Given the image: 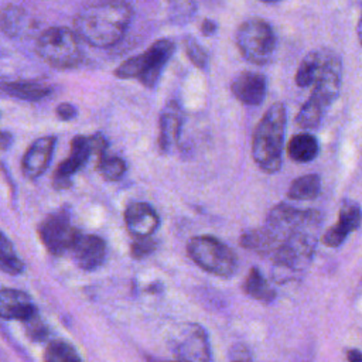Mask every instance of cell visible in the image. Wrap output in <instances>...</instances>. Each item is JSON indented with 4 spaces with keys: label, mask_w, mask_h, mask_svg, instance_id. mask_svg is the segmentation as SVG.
Returning a JSON list of instances; mask_svg holds the SVG:
<instances>
[{
    "label": "cell",
    "mask_w": 362,
    "mask_h": 362,
    "mask_svg": "<svg viewBox=\"0 0 362 362\" xmlns=\"http://www.w3.org/2000/svg\"><path fill=\"white\" fill-rule=\"evenodd\" d=\"M243 291L249 297L262 303H272L276 297V291L256 267H252L246 274L243 280Z\"/></svg>",
    "instance_id": "ffe728a7"
},
{
    "label": "cell",
    "mask_w": 362,
    "mask_h": 362,
    "mask_svg": "<svg viewBox=\"0 0 362 362\" xmlns=\"http://www.w3.org/2000/svg\"><path fill=\"white\" fill-rule=\"evenodd\" d=\"M187 253L197 266L211 274L230 277L236 270V255L214 236L201 235L191 238L187 245Z\"/></svg>",
    "instance_id": "8992f818"
},
{
    "label": "cell",
    "mask_w": 362,
    "mask_h": 362,
    "mask_svg": "<svg viewBox=\"0 0 362 362\" xmlns=\"http://www.w3.org/2000/svg\"><path fill=\"white\" fill-rule=\"evenodd\" d=\"M287 154L293 161L308 163L318 154V143L315 137L308 133L296 134L287 144Z\"/></svg>",
    "instance_id": "d6986e66"
},
{
    "label": "cell",
    "mask_w": 362,
    "mask_h": 362,
    "mask_svg": "<svg viewBox=\"0 0 362 362\" xmlns=\"http://www.w3.org/2000/svg\"><path fill=\"white\" fill-rule=\"evenodd\" d=\"M23 16H24V10H21L20 7L11 6L4 8L3 13L0 14V28L8 35H14L21 25Z\"/></svg>",
    "instance_id": "d4e9b609"
},
{
    "label": "cell",
    "mask_w": 362,
    "mask_h": 362,
    "mask_svg": "<svg viewBox=\"0 0 362 362\" xmlns=\"http://www.w3.org/2000/svg\"><path fill=\"white\" fill-rule=\"evenodd\" d=\"M25 327V334L30 339L35 341V342H41L44 339H47L48 337V327L45 325V322L40 318V315H34L33 318H30L28 321L23 322Z\"/></svg>",
    "instance_id": "4316f807"
},
{
    "label": "cell",
    "mask_w": 362,
    "mask_h": 362,
    "mask_svg": "<svg viewBox=\"0 0 362 362\" xmlns=\"http://www.w3.org/2000/svg\"><path fill=\"white\" fill-rule=\"evenodd\" d=\"M230 90L236 99L249 106L260 105L267 92V82L263 74L255 71H245L239 74L232 85Z\"/></svg>",
    "instance_id": "5bb4252c"
},
{
    "label": "cell",
    "mask_w": 362,
    "mask_h": 362,
    "mask_svg": "<svg viewBox=\"0 0 362 362\" xmlns=\"http://www.w3.org/2000/svg\"><path fill=\"white\" fill-rule=\"evenodd\" d=\"M180 132H181V112L174 102H170L160 116L158 146L163 153L170 151V148L178 141Z\"/></svg>",
    "instance_id": "e0dca14e"
},
{
    "label": "cell",
    "mask_w": 362,
    "mask_h": 362,
    "mask_svg": "<svg viewBox=\"0 0 362 362\" xmlns=\"http://www.w3.org/2000/svg\"><path fill=\"white\" fill-rule=\"evenodd\" d=\"M57 139L55 136H42L31 143L21 160V171L30 178L41 177L49 165Z\"/></svg>",
    "instance_id": "8fae6325"
},
{
    "label": "cell",
    "mask_w": 362,
    "mask_h": 362,
    "mask_svg": "<svg viewBox=\"0 0 362 362\" xmlns=\"http://www.w3.org/2000/svg\"><path fill=\"white\" fill-rule=\"evenodd\" d=\"M0 270L11 276L21 274L24 270V263L16 253L13 243L1 232H0Z\"/></svg>",
    "instance_id": "7402d4cb"
},
{
    "label": "cell",
    "mask_w": 362,
    "mask_h": 362,
    "mask_svg": "<svg viewBox=\"0 0 362 362\" xmlns=\"http://www.w3.org/2000/svg\"><path fill=\"white\" fill-rule=\"evenodd\" d=\"M170 348L177 362H211L209 338L199 324L178 325L171 332Z\"/></svg>",
    "instance_id": "ba28073f"
},
{
    "label": "cell",
    "mask_w": 362,
    "mask_h": 362,
    "mask_svg": "<svg viewBox=\"0 0 362 362\" xmlns=\"http://www.w3.org/2000/svg\"><path fill=\"white\" fill-rule=\"evenodd\" d=\"M35 51L57 69H71L82 61L79 38L66 27H51L42 31L37 40Z\"/></svg>",
    "instance_id": "5b68a950"
},
{
    "label": "cell",
    "mask_w": 362,
    "mask_h": 362,
    "mask_svg": "<svg viewBox=\"0 0 362 362\" xmlns=\"http://www.w3.org/2000/svg\"><path fill=\"white\" fill-rule=\"evenodd\" d=\"M124 222L133 238H150L158 226L156 209L146 202H133L124 211Z\"/></svg>",
    "instance_id": "2e32d148"
},
{
    "label": "cell",
    "mask_w": 362,
    "mask_h": 362,
    "mask_svg": "<svg viewBox=\"0 0 362 362\" xmlns=\"http://www.w3.org/2000/svg\"><path fill=\"white\" fill-rule=\"evenodd\" d=\"M287 113L283 103H273L259 120L252 141L256 165L267 174L277 173L283 164V143Z\"/></svg>",
    "instance_id": "7a4b0ae2"
},
{
    "label": "cell",
    "mask_w": 362,
    "mask_h": 362,
    "mask_svg": "<svg viewBox=\"0 0 362 362\" xmlns=\"http://www.w3.org/2000/svg\"><path fill=\"white\" fill-rule=\"evenodd\" d=\"M75 264L82 270H95L106 257V243L96 235H82L76 238L71 247Z\"/></svg>",
    "instance_id": "7c38bea8"
},
{
    "label": "cell",
    "mask_w": 362,
    "mask_h": 362,
    "mask_svg": "<svg viewBox=\"0 0 362 362\" xmlns=\"http://www.w3.org/2000/svg\"><path fill=\"white\" fill-rule=\"evenodd\" d=\"M156 240L153 238H134L130 245V256L133 259H143L156 250Z\"/></svg>",
    "instance_id": "83f0119b"
},
{
    "label": "cell",
    "mask_w": 362,
    "mask_h": 362,
    "mask_svg": "<svg viewBox=\"0 0 362 362\" xmlns=\"http://www.w3.org/2000/svg\"><path fill=\"white\" fill-rule=\"evenodd\" d=\"M346 359L348 362H362V354L359 349L352 348L346 352Z\"/></svg>",
    "instance_id": "d6a6232c"
},
{
    "label": "cell",
    "mask_w": 362,
    "mask_h": 362,
    "mask_svg": "<svg viewBox=\"0 0 362 362\" xmlns=\"http://www.w3.org/2000/svg\"><path fill=\"white\" fill-rule=\"evenodd\" d=\"M37 314H38L37 307L31 301L27 293L16 288L0 290V317L1 318L25 322Z\"/></svg>",
    "instance_id": "9a60e30c"
},
{
    "label": "cell",
    "mask_w": 362,
    "mask_h": 362,
    "mask_svg": "<svg viewBox=\"0 0 362 362\" xmlns=\"http://www.w3.org/2000/svg\"><path fill=\"white\" fill-rule=\"evenodd\" d=\"M79 233L81 232L72 226L71 216L66 209L49 214L38 225L40 240L54 256H61L69 252Z\"/></svg>",
    "instance_id": "9c48e42d"
},
{
    "label": "cell",
    "mask_w": 362,
    "mask_h": 362,
    "mask_svg": "<svg viewBox=\"0 0 362 362\" xmlns=\"http://www.w3.org/2000/svg\"><path fill=\"white\" fill-rule=\"evenodd\" d=\"M44 362H82V359L74 345L64 339H54L44 351Z\"/></svg>",
    "instance_id": "603a6c76"
},
{
    "label": "cell",
    "mask_w": 362,
    "mask_h": 362,
    "mask_svg": "<svg viewBox=\"0 0 362 362\" xmlns=\"http://www.w3.org/2000/svg\"><path fill=\"white\" fill-rule=\"evenodd\" d=\"M147 362H177V361H158V359H154V358H147Z\"/></svg>",
    "instance_id": "836d02e7"
},
{
    "label": "cell",
    "mask_w": 362,
    "mask_h": 362,
    "mask_svg": "<svg viewBox=\"0 0 362 362\" xmlns=\"http://www.w3.org/2000/svg\"><path fill=\"white\" fill-rule=\"evenodd\" d=\"M13 143V136L11 133L8 132H4V130H0V148L4 150V148H8Z\"/></svg>",
    "instance_id": "1f68e13d"
},
{
    "label": "cell",
    "mask_w": 362,
    "mask_h": 362,
    "mask_svg": "<svg viewBox=\"0 0 362 362\" xmlns=\"http://www.w3.org/2000/svg\"><path fill=\"white\" fill-rule=\"evenodd\" d=\"M230 362H252V358L246 348L236 346L230 354Z\"/></svg>",
    "instance_id": "f546056e"
},
{
    "label": "cell",
    "mask_w": 362,
    "mask_h": 362,
    "mask_svg": "<svg viewBox=\"0 0 362 362\" xmlns=\"http://www.w3.org/2000/svg\"><path fill=\"white\" fill-rule=\"evenodd\" d=\"M276 34L262 18H249L236 30V45L242 57L253 65H266L276 49Z\"/></svg>",
    "instance_id": "52a82bcc"
},
{
    "label": "cell",
    "mask_w": 362,
    "mask_h": 362,
    "mask_svg": "<svg viewBox=\"0 0 362 362\" xmlns=\"http://www.w3.org/2000/svg\"><path fill=\"white\" fill-rule=\"evenodd\" d=\"M201 33L204 35H212L215 31H216V23L209 20V18H205L202 23H201V27H199Z\"/></svg>",
    "instance_id": "4dcf8cb0"
},
{
    "label": "cell",
    "mask_w": 362,
    "mask_h": 362,
    "mask_svg": "<svg viewBox=\"0 0 362 362\" xmlns=\"http://www.w3.org/2000/svg\"><path fill=\"white\" fill-rule=\"evenodd\" d=\"M359 223L361 209L358 204L352 201H345L339 208L338 221L324 232L321 242L328 247H338L351 232L358 229Z\"/></svg>",
    "instance_id": "4fadbf2b"
},
{
    "label": "cell",
    "mask_w": 362,
    "mask_h": 362,
    "mask_svg": "<svg viewBox=\"0 0 362 362\" xmlns=\"http://www.w3.org/2000/svg\"><path fill=\"white\" fill-rule=\"evenodd\" d=\"M313 90L307 99L320 110H325L339 95L342 82V62L341 57L328 48L311 51Z\"/></svg>",
    "instance_id": "3957f363"
},
{
    "label": "cell",
    "mask_w": 362,
    "mask_h": 362,
    "mask_svg": "<svg viewBox=\"0 0 362 362\" xmlns=\"http://www.w3.org/2000/svg\"><path fill=\"white\" fill-rule=\"evenodd\" d=\"M133 16L124 1H99L83 7L74 18L76 37L93 47H112L122 40Z\"/></svg>",
    "instance_id": "6da1fadb"
},
{
    "label": "cell",
    "mask_w": 362,
    "mask_h": 362,
    "mask_svg": "<svg viewBox=\"0 0 362 362\" xmlns=\"http://www.w3.org/2000/svg\"><path fill=\"white\" fill-rule=\"evenodd\" d=\"M321 191V181L317 174H307L296 178L287 191L288 198L296 201L315 199Z\"/></svg>",
    "instance_id": "44dd1931"
},
{
    "label": "cell",
    "mask_w": 362,
    "mask_h": 362,
    "mask_svg": "<svg viewBox=\"0 0 362 362\" xmlns=\"http://www.w3.org/2000/svg\"><path fill=\"white\" fill-rule=\"evenodd\" d=\"M174 42L170 40H158L144 52L123 61L115 71L120 79H139L144 86L154 88L158 76L174 54Z\"/></svg>",
    "instance_id": "277c9868"
},
{
    "label": "cell",
    "mask_w": 362,
    "mask_h": 362,
    "mask_svg": "<svg viewBox=\"0 0 362 362\" xmlns=\"http://www.w3.org/2000/svg\"><path fill=\"white\" fill-rule=\"evenodd\" d=\"M96 170L107 181H117L126 171V163L117 156H103L98 158Z\"/></svg>",
    "instance_id": "cb8c5ba5"
},
{
    "label": "cell",
    "mask_w": 362,
    "mask_h": 362,
    "mask_svg": "<svg viewBox=\"0 0 362 362\" xmlns=\"http://www.w3.org/2000/svg\"><path fill=\"white\" fill-rule=\"evenodd\" d=\"M90 154H92V147H90L89 137L75 136L71 140V151L68 157L62 163H59V165L54 173V177H52L54 187L57 189H66L68 187H71L72 184L71 177L86 164Z\"/></svg>",
    "instance_id": "30bf717a"
},
{
    "label": "cell",
    "mask_w": 362,
    "mask_h": 362,
    "mask_svg": "<svg viewBox=\"0 0 362 362\" xmlns=\"http://www.w3.org/2000/svg\"><path fill=\"white\" fill-rule=\"evenodd\" d=\"M0 90L11 98L24 100H40L52 92V88L47 83L33 81H14L0 83Z\"/></svg>",
    "instance_id": "ac0fdd59"
},
{
    "label": "cell",
    "mask_w": 362,
    "mask_h": 362,
    "mask_svg": "<svg viewBox=\"0 0 362 362\" xmlns=\"http://www.w3.org/2000/svg\"><path fill=\"white\" fill-rule=\"evenodd\" d=\"M57 116L61 119V120H72L75 116H76V109L74 105L71 103H61L57 106Z\"/></svg>",
    "instance_id": "f1b7e54d"
},
{
    "label": "cell",
    "mask_w": 362,
    "mask_h": 362,
    "mask_svg": "<svg viewBox=\"0 0 362 362\" xmlns=\"http://www.w3.org/2000/svg\"><path fill=\"white\" fill-rule=\"evenodd\" d=\"M185 45V52L189 61L199 69H206L208 68V54L206 51L199 45V42L195 38L188 37L184 42Z\"/></svg>",
    "instance_id": "484cf974"
}]
</instances>
